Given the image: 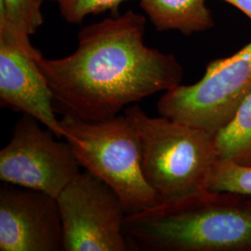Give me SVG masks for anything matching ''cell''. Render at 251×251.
Masks as SVG:
<instances>
[{"instance_id":"6da1fadb","label":"cell","mask_w":251,"mask_h":251,"mask_svg":"<svg viewBox=\"0 0 251 251\" xmlns=\"http://www.w3.org/2000/svg\"><path fill=\"white\" fill-rule=\"evenodd\" d=\"M145 17L133 10L82 28L77 47L61 59L37 63L54 108L85 121L117 117L131 103L181 84L177 58L145 45Z\"/></svg>"},{"instance_id":"7a4b0ae2","label":"cell","mask_w":251,"mask_h":251,"mask_svg":"<svg viewBox=\"0 0 251 251\" xmlns=\"http://www.w3.org/2000/svg\"><path fill=\"white\" fill-rule=\"evenodd\" d=\"M132 247L149 251H251V196L205 190L126 216Z\"/></svg>"},{"instance_id":"3957f363","label":"cell","mask_w":251,"mask_h":251,"mask_svg":"<svg viewBox=\"0 0 251 251\" xmlns=\"http://www.w3.org/2000/svg\"><path fill=\"white\" fill-rule=\"evenodd\" d=\"M141 146L142 170L162 202L208 190L219 162L213 135L173 120L151 117L138 105L125 109Z\"/></svg>"},{"instance_id":"277c9868","label":"cell","mask_w":251,"mask_h":251,"mask_svg":"<svg viewBox=\"0 0 251 251\" xmlns=\"http://www.w3.org/2000/svg\"><path fill=\"white\" fill-rule=\"evenodd\" d=\"M60 124L81 168L117 193L126 215L161 203L144 178L138 135L125 115L95 122L65 115Z\"/></svg>"},{"instance_id":"5b68a950","label":"cell","mask_w":251,"mask_h":251,"mask_svg":"<svg viewBox=\"0 0 251 251\" xmlns=\"http://www.w3.org/2000/svg\"><path fill=\"white\" fill-rule=\"evenodd\" d=\"M251 93V42L230 57L211 61L200 80L165 91L162 117L215 135L228 125Z\"/></svg>"},{"instance_id":"8992f818","label":"cell","mask_w":251,"mask_h":251,"mask_svg":"<svg viewBox=\"0 0 251 251\" xmlns=\"http://www.w3.org/2000/svg\"><path fill=\"white\" fill-rule=\"evenodd\" d=\"M63 251H126L125 207L117 193L89 171L80 172L57 198Z\"/></svg>"},{"instance_id":"52a82bcc","label":"cell","mask_w":251,"mask_h":251,"mask_svg":"<svg viewBox=\"0 0 251 251\" xmlns=\"http://www.w3.org/2000/svg\"><path fill=\"white\" fill-rule=\"evenodd\" d=\"M29 115L19 118L12 137L0 151V179L54 198L80 173L71 146L57 141L49 128Z\"/></svg>"},{"instance_id":"ba28073f","label":"cell","mask_w":251,"mask_h":251,"mask_svg":"<svg viewBox=\"0 0 251 251\" xmlns=\"http://www.w3.org/2000/svg\"><path fill=\"white\" fill-rule=\"evenodd\" d=\"M0 251H63L57 198L4 182L0 188Z\"/></svg>"},{"instance_id":"9c48e42d","label":"cell","mask_w":251,"mask_h":251,"mask_svg":"<svg viewBox=\"0 0 251 251\" xmlns=\"http://www.w3.org/2000/svg\"><path fill=\"white\" fill-rule=\"evenodd\" d=\"M37 50H28L0 33V103L23 115L35 117L58 139L63 138L56 117L53 94L37 60Z\"/></svg>"},{"instance_id":"30bf717a","label":"cell","mask_w":251,"mask_h":251,"mask_svg":"<svg viewBox=\"0 0 251 251\" xmlns=\"http://www.w3.org/2000/svg\"><path fill=\"white\" fill-rule=\"evenodd\" d=\"M207 0H140L142 9L157 31H179L184 35L214 26Z\"/></svg>"},{"instance_id":"8fae6325","label":"cell","mask_w":251,"mask_h":251,"mask_svg":"<svg viewBox=\"0 0 251 251\" xmlns=\"http://www.w3.org/2000/svg\"><path fill=\"white\" fill-rule=\"evenodd\" d=\"M219 161L251 167V93L228 125L213 135Z\"/></svg>"},{"instance_id":"7c38bea8","label":"cell","mask_w":251,"mask_h":251,"mask_svg":"<svg viewBox=\"0 0 251 251\" xmlns=\"http://www.w3.org/2000/svg\"><path fill=\"white\" fill-rule=\"evenodd\" d=\"M45 0H0V33L6 34L28 50H36L29 36L44 23Z\"/></svg>"},{"instance_id":"4fadbf2b","label":"cell","mask_w":251,"mask_h":251,"mask_svg":"<svg viewBox=\"0 0 251 251\" xmlns=\"http://www.w3.org/2000/svg\"><path fill=\"white\" fill-rule=\"evenodd\" d=\"M208 190L251 196V167L231 161L218 162Z\"/></svg>"},{"instance_id":"5bb4252c","label":"cell","mask_w":251,"mask_h":251,"mask_svg":"<svg viewBox=\"0 0 251 251\" xmlns=\"http://www.w3.org/2000/svg\"><path fill=\"white\" fill-rule=\"evenodd\" d=\"M128 0H57L60 11L68 24L80 25L91 14L104 11L117 13L119 6Z\"/></svg>"},{"instance_id":"9a60e30c","label":"cell","mask_w":251,"mask_h":251,"mask_svg":"<svg viewBox=\"0 0 251 251\" xmlns=\"http://www.w3.org/2000/svg\"><path fill=\"white\" fill-rule=\"evenodd\" d=\"M241 10L251 20V0H223Z\"/></svg>"},{"instance_id":"2e32d148","label":"cell","mask_w":251,"mask_h":251,"mask_svg":"<svg viewBox=\"0 0 251 251\" xmlns=\"http://www.w3.org/2000/svg\"><path fill=\"white\" fill-rule=\"evenodd\" d=\"M45 1H54V2H57V0H45Z\"/></svg>"}]
</instances>
